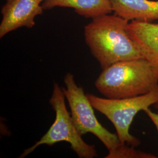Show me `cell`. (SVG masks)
Masks as SVG:
<instances>
[{
	"mask_svg": "<svg viewBox=\"0 0 158 158\" xmlns=\"http://www.w3.org/2000/svg\"><path fill=\"white\" fill-rule=\"evenodd\" d=\"M129 21L110 14L92 19L85 27V41L102 69L114 63L144 58L128 30Z\"/></svg>",
	"mask_w": 158,
	"mask_h": 158,
	"instance_id": "cell-1",
	"label": "cell"
},
{
	"mask_svg": "<svg viewBox=\"0 0 158 158\" xmlns=\"http://www.w3.org/2000/svg\"><path fill=\"white\" fill-rule=\"evenodd\" d=\"M95 87L108 98L119 99L146 94L158 88V77L145 58L114 63L102 70Z\"/></svg>",
	"mask_w": 158,
	"mask_h": 158,
	"instance_id": "cell-2",
	"label": "cell"
},
{
	"mask_svg": "<svg viewBox=\"0 0 158 158\" xmlns=\"http://www.w3.org/2000/svg\"><path fill=\"white\" fill-rule=\"evenodd\" d=\"M65 99L62 88L54 82L49 103L55 112V121L40 141L32 147L25 149L19 158L28 156L40 145L52 146L60 142L69 143L72 149L79 158H93L98 156L95 146L86 143L77 130L71 114L68 112Z\"/></svg>",
	"mask_w": 158,
	"mask_h": 158,
	"instance_id": "cell-3",
	"label": "cell"
},
{
	"mask_svg": "<svg viewBox=\"0 0 158 158\" xmlns=\"http://www.w3.org/2000/svg\"><path fill=\"white\" fill-rule=\"evenodd\" d=\"M86 95L94 108L113 123L121 143L134 147L141 144L139 139L130 134V127L138 113L158 102V88L144 95L119 99Z\"/></svg>",
	"mask_w": 158,
	"mask_h": 158,
	"instance_id": "cell-4",
	"label": "cell"
},
{
	"mask_svg": "<svg viewBox=\"0 0 158 158\" xmlns=\"http://www.w3.org/2000/svg\"><path fill=\"white\" fill-rule=\"evenodd\" d=\"M66 88L63 91L68 100L71 117L79 133L83 135L90 133L96 136L108 151L115 150L121 143L117 134L104 127L97 118L94 107L82 87L76 84L73 74L68 73L64 77Z\"/></svg>",
	"mask_w": 158,
	"mask_h": 158,
	"instance_id": "cell-5",
	"label": "cell"
},
{
	"mask_svg": "<svg viewBox=\"0 0 158 158\" xmlns=\"http://www.w3.org/2000/svg\"><path fill=\"white\" fill-rule=\"evenodd\" d=\"M40 0H6L1 8L0 38L21 27L33 28L36 17L44 10Z\"/></svg>",
	"mask_w": 158,
	"mask_h": 158,
	"instance_id": "cell-6",
	"label": "cell"
},
{
	"mask_svg": "<svg viewBox=\"0 0 158 158\" xmlns=\"http://www.w3.org/2000/svg\"><path fill=\"white\" fill-rule=\"evenodd\" d=\"M128 30L158 77V23L133 20L129 23Z\"/></svg>",
	"mask_w": 158,
	"mask_h": 158,
	"instance_id": "cell-7",
	"label": "cell"
},
{
	"mask_svg": "<svg viewBox=\"0 0 158 158\" xmlns=\"http://www.w3.org/2000/svg\"><path fill=\"white\" fill-rule=\"evenodd\" d=\"M115 14L130 21L158 20V0H110Z\"/></svg>",
	"mask_w": 158,
	"mask_h": 158,
	"instance_id": "cell-8",
	"label": "cell"
},
{
	"mask_svg": "<svg viewBox=\"0 0 158 158\" xmlns=\"http://www.w3.org/2000/svg\"><path fill=\"white\" fill-rule=\"evenodd\" d=\"M44 10L55 7L73 8L79 15L87 18H95L113 12L110 0H45Z\"/></svg>",
	"mask_w": 158,
	"mask_h": 158,
	"instance_id": "cell-9",
	"label": "cell"
},
{
	"mask_svg": "<svg viewBox=\"0 0 158 158\" xmlns=\"http://www.w3.org/2000/svg\"><path fill=\"white\" fill-rule=\"evenodd\" d=\"M135 147L121 143L112 152H108L106 158H155L154 155L136 150Z\"/></svg>",
	"mask_w": 158,
	"mask_h": 158,
	"instance_id": "cell-10",
	"label": "cell"
},
{
	"mask_svg": "<svg viewBox=\"0 0 158 158\" xmlns=\"http://www.w3.org/2000/svg\"><path fill=\"white\" fill-rule=\"evenodd\" d=\"M143 111L145 113V114L148 116V117L152 121L153 124L155 125L158 132V113L153 112L151 110L149 109V108L144 110Z\"/></svg>",
	"mask_w": 158,
	"mask_h": 158,
	"instance_id": "cell-11",
	"label": "cell"
},
{
	"mask_svg": "<svg viewBox=\"0 0 158 158\" xmlns=\"http://www.w3.org/2000/svg\"><path fill=\"white\" fill-rule=\"evenodd\" d=\"M154 106H155V107L158 110V102H156L155 104H154Z\"/></svg>",
	"mask_w": 158,
	"mask_h": 158,
	"instance_id": "cell-12",
	"label": "cell"
},
{
	"mask_svg": "<svg viewBox=\"0 0 158 158\" xmlns=\"http://www.w3.org/2000/svg\"><path fill=\"white\" fill-rule=\"evenodd\" d=\"M40 1H41V2H42V1H45V0H40Z\"/></svg>",
	"mask_w": 158,
	"mask_h": 158,
	"instance_id": "cell-13",
	"label": "cell"
}]
</instances>
